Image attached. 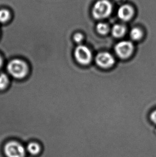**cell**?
<instances>
[{
  "label": "cell",
  "mask_w": 156,
  "mask_h": 157,
  "mask_svg": "<svg viewBox=\"0 0 156 157\" xmlns=\"http://www.w3.org/2000/svg\"><path fill=\"white\" fill-rule=\"evenodd\" d=\"M112 11V4L109 1L99 0L93 6L92 15L95 19H104L109 16Z\"/></svg>",
  "instance_id": "obj_1"
},
{
  "label": "cell",
  "mask_w": 156,
  "mask_h": 157,
  "mask_svg": "<svg viewBox=\"0 0 156 157\" xmlns=\"http://www.w3.org/2000/svg\"><path fill=\"white\" fill-rule=\"evenodd\" d=\"M9 74L16 78H22L28 72V67L24 62L20 59H13L7 66Z\"/></svg>",
  "instance_id": "obj_2"
},
{
  "label": "cell",
  "mask_w": 156,
  "mask_h": 157,
  "mask_svg": "<svg viewBox=\"0 0 156 157\" xmlns=\"http://www.w3.org/2000/svg\"><path fill=\"white\" fill-rule=\"evenodd\" d=\"M5 155L7 157H24L25 149L19 143L11 141L7 143L4 147Z\"/></svg>",
  "instance_id": "obj_3"
},
{
  "label": "cell",
  "mask_w": 156,
  "mask_h": 157,
  "mask_svg": "<svg viewBox=\"0 0 156 157\" xmlns=\"http://www.w3.org/2000/svg\"><path fill=\"white\" fill-rule=\"evenodd\" d=\"M74 57L79 63L87 65L92 59V53L88 47L84 45H79L74 51Z\"/></svg>",
  "instance_id": "obj_4"
},
{
  "label": "cell",
  "mask_w": 156,
  "mask_h": 157,
  "mask_svg": "<svg viewBox=\"0 0 156 157\" xmlns=\"http://www.w3.org/2000/svg\"><path fill=\"white\" fill-rule=\"evenodd\" d=\"M114 51L118 57L126 59L130 57L133 53L134 45L131 41H122L115 46Z\"/></svg>",
  "instance_id": "obj_5"
},
{
  "label": "cell",
  "mask_w": 156,
  "mask_h": 157,
  "mask_svg": "<svg viewBox=\"0 0 156 157\" xmlns=\"http://www.w3.org/2000/svg\"><path fill=\"white\" fill-rule=\"evenodd\" d=\"M95 61L99 67L103 69L111 68L115 63L114 57L108 52L98 53L96 56Z\"/></svg>",
  "instance_id": "obj_6"
},
{
  "label": "cell",
  "mask_w": 156,
  "mask_h": 157,
  "mask_svg": "<svg viewBox=\"0 0 156 157\" xmlns=\"http://www.w3.org/2000/svg\"><path fill=\"white\" fill-rule=\"evenodd\" d=\"M134 13V9L128 4H124L120 6L118 11V17L121 21H128L132 18Z\"/></svg>",
  "instance_id": "obj_7"
},
{
  "label": "cell",
  "mask_w": 156,
  "mask_h": 157,
  "mask_svg": "<svg viewBox=\"0 0 156 157\" xmlns=\"http://www.w3.org/2000/svg\"><path fill=\"white\" fill-rule=\"evenodd\" d=\"M126 32V29L124 25H122L121 24L114 25L111 30L112 36L117 38H120L124 36Z\"/></svg>",
  "instance_id": "obj_8"
},
{
  "label": "cell",
  "mask_w": 156,
  "mask_h": 157,
  "mask_svg": "<svg viewBox=\"0 0 156 157\" xmlns=\"http://www.w3.org/2000/svg\"><path fill=\"white\" fill-rule=\"evenodd\" d=\"M27 150L31 155H36L40 153L41 147L37 143L31 142L28 144Z\"/></svg>",
  "instance_id": "obj_9"
},
{
  "label": "cell",
  "mask_w": 156,
  "mask_h": 157,
  "mask_svg": "<svg viewBox=\"0 0 156 157\" xmlns=\"http://www.w3.org/2000/svg\"><path fill=\"white\" fill-rule=\"evenodd\" d=\"M130 36L133 40H139L143 36V32L139 28H133L130 32Z\"/></svg>",
  "instance_id": "obj_10"
},
{
  "label": "cell",
  "mask_w": 156,
  "mask_h": 157,
  "mask_svg": "<svg viewBox=\"0 0 156 157\" xmlns=\"http://www.w3.org/2000/svg\"><path fill=\"white\" fill-rule=\"evenodd\" d=\"M97 32L102 35H106L109 31V27L108 24L104 23H99L96 26Z\"/></svg>",
  "instance_id": "obj_11"
},
{
  "label": "cell",
  "mask_w": 156,
  "mask_h": 157,
  "mask_svg": "<svg viewBox=\"0 0 156 157\" xmlns=\"http://www.w3.org/2000/svg\"><path fill=\"white\" fill-rule=\"evenodd\" d=\"M10 17V12L6 9L0 10V22L5 23L8 21Z\"/></svg>",
  "instance_id": "obj_12"
},
{
  "label": "cell",
  "mask_w": 156,
  "mask_h": 157,
  "mask_svg": "<svg viewBox=\"0 0 156 157\" xmlns=\"http://www.w3.org/2000/svg\"><path fill=\"white\" fill-rule=\"evenodd\" d=\"M8 78L4 74H0V90L4 89L8 84Z\"/></svg>",
  "instance_id": "obj_13"
},
{
  "label": "cell",
  "mask_w": 156,
  "mask_h": 157,
  "mask_svg": "<svg viewBox=\"0 0 156 157\" xmlns=\"http://www.w3.org/2000/svg\"><path fill=\"white\" fill-rule=\"evenodd\" d=\"M74 40L77 43H80L84 39V36L81 33H76L73 36Z\"/></svg>",
  "instance_id": "obj_14"
},
{
  "label": "cell",
  "mask_w": 156,
  "mask_h": 157,
  "mask_svg": "<svg viewBox=\"0 0 156 157\" xmlns=\"http://www.w3.org/2000/svg\"><path fill=\"white\" fill-rule=\"evenodd\" d=\"M150 119L152 122L156 124V109L153 111L150 114Z\"/></svg>",
  "instance_id": "obj_15"
},
{
  "label": "cell",
  "mask_w": 156,
  "mask_h": 157,
  "mask_svg": "<svg viewBox=\"0 0 156 157\" xmlns=\"http://www.w3.org/2000/svg\"><path fill=\"white\" fill-rule=\"evenodd\" d=\"M2 59H1V57H0V67L2 66Z\"/></svg>",
  "instance_id": "obj_16"
}]
</instances>
